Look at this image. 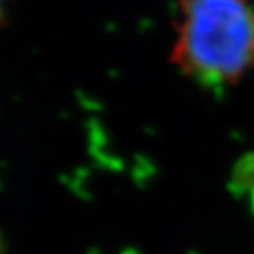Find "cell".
Here are the masks:
<instances>
[{
    "mask_svg": "<svg viewBox=\"0 0 254 254\" xmlns=\"http://www.w3.org/2000/svg\"><path fill=\"white\" fill-rule=\"evenodd\" d=\"M170 64L205 87L238 83L254 69L251 0H177Z\"/></svg>",
    "mask_w": 254,
    "mask_h": 254,
    "instance_id": "1",
    "label": "cell"
},
{
    "mask_svg": "<svg viewBox=\"0 0 254 254\" xmlns=\"http://www.w3.org/2000/svg\"><path fill=\"white\" fill-rule=\"evenodd\" d=\"M7 7H9V0H0V25H4L7 20Z\"/></svg>",
    "mask_w": 254,
    "mask_h": 254,
    "instance_id": "2",
    "label": "cell"
}]
</instances>
